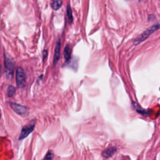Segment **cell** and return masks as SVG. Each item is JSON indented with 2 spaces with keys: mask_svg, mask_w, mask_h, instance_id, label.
I'll return each instance as SVG.
<instances>
[{
  "mask_svg": "<svg viewBox=\"0 0 160 160\" xmlns=\"http://www.w3.org/2000/svg\"><path fill=\"white\" fill-rule=\"evenodd\" d=\"M160 28V21L157 22L156 24L152 25V26L149 27L148 29H147L145 31H144L139 36H138L135 40H134V44L137 45L144 40H146L151 34H152L154 31H157Z\"/></svg>",
  "mask_w": 160,
  "mask_h": 160,
  "instance_id": "1",
  "label": "cell"
},
{
  "mask_svg": "<svg viewBox=\"0 0 160 160\" xmlns=\"http://www.w3.org/2000/svg\"><path fill=\"white\" fill-rule=\"evenodd\" d=\"M16 79L17 86L21 88L24 87L26 82V75L24 69L22 67H18L16 72Z\"/></svg>",
  "mask_w": 160,
  "mask_h": 160,
  "instance_id": "2",
  "label": "cell"
},
{
  "mask_svg": "<svg viewBox=\"0 0 160 160\" xmlns=\"http://www.w3.org/2000/svg\"><path fill=\"white\" fill-rule=\"evenodd\" d=\"M11 108L15 111L17 114L22 116H26L28 114V110L26 106L16 103L11 102L10 104Z\"/></svg>",
  "mask_w": 160,
  "mask_h": 160,
  "instance_id": "3",
  "label": "cell"
},
{
  "mask_svg": "<svg viewBox=\"0 0 160 160\" xmlns=\"http://www.w3.org/2000/svg\"><path fill=\"white\" fill-rule=\"evenodd\" d=\"M34 126H35V122H32V123L31 124L23 126L22 128L19 139L22 140V139L26 138L30 133H31L32 132V131L34 128Z\"/></svg>",
  "mask_w": 160,
  "mask_h": 160,
  "instance_id": "4",
  "label": "cell"
},
{
  "mask_svg": "<svg viewBox=\"0 0 160 160\" xmlns=\"http://www.w3.org/2000/svg\"><path fill=\"white\" fill-rule=\"evenodd\" d=\"M14 63L13 60L10 59L7 56H5V71L6 72L12 76L13 74Z\"/></svg>",
  "mask_w": 160,
  "mask_h": 160,
  "instance_id": "5",
  "label": "cell"
},
{
  "mask_svg": "<svg viewBox=\"0 0 160 160\" xmlns=\"http://www.w3.org/2000/svg\"><path fill=\"white\" fill-rule=\"evenodd\" d=\"M60 49H61V42L60 41H58L56 43V46L55 48V51H54V60H53V63L54 65L56 66V63L59 59L60 57Z\"/></svg>",
  "mask_w": 160,
  "mask_h": 160,
  "instance_id": "6",
  "label": "cell"
},
{
  "mask_svg": "<svg viewBox=\"0 0 160 160\" xmlns=\"http://www.w3.org/2000/svg\"><path fill=\"white\" fill-rule=\"evenodd\" d=\"M116 151V148L115 147H110L106 149H105L102 152V155L104 158H109L112 156L115 152Z\"/></svg>",
  "mask_w": 160,
  "mask_h": 160,
  "instance_id": "7",
  "label": "cell"
},
{
  "mask_svg": "<svg viewBox=\"0 0 160 160\" xmlns=\"http://www.w3.org/2000/svg\"><path fill=\"white\" fill-rule=\"evenodd\" d=\"M71 54V49L68 45H66L64 49V57L66 59V61H68L70 59Z\"/></svg>",
  "mask_w": 160,
  "mask_h": 160,
  "instance_id": "8",
  "label": "cell"
},
{
  "mask_svg": "<svg viewBox=\"0 0 160 160\" xmlns=\"http://www.w3.org/2000/svg\"><path fill=\"white\" fill-rule=\"evenodd\" d=\"M62 4V0H52L51 2V7L54 10L59 9Z\"/></svg>",
  "mask_w": 160,
  "mask_h": 160,
  "instance_id": "9",
  "label": "cell"
},
{
  "mask_svg": "<svg viewBox=\"0 0 160 160\" xmlns=\"http://www.w3.org/2000/svg\"><path fill=\"white\" fill-rule=\"evenodd\" d=\"M66 14H67V17L68 19V22L69 24H71L73 20V17H72V10L69 5L67 6V9H66Z\"/></svg>",
  "mask_w": 160,
  "mask_h": 160,
  "instance_id": "10",
  "label": "cell"
},
{
  "mask_svg": "<svg viewBox=\"0 0 160 160\" xmlns=\"http://www.w3.org/2000/svg\"><path fill=\"white\" fill-rule=\"evenodd\" d=\"M15 92H16V88L11 86V85H9L8 87V91H7V92H8V96L9 97V98H11L14 96V94H15Z\"/></svg>",
  "mask_w": 160,
  "mask_h": 160,
  "instance_id": "11",
  "label": "cell"
},
{
  "mask_svg": "<svg viewBox=\"0 0 160 160\" xmlns=\"http://www.w3.org/2000/svg\"><path fill=\"white\" fill-rule=\"evenodd\" d=\"M54 157V154H53V152L51 151H49L48 152V153L46 154V156L44 158V159H52V158Z\"/></svg>",
  "mask_w": 160,
  "mask_h": 160,
  "instance_id": "12",
  "label": "cell"
},
{
  "mask_svg": "<svg viewBox=\"0 0 160 160\" xmlns=\"http://www.w3.org/2000/svg\"><path fill=\"white\" fill-rule=\"evenodd\" d=\"M42 55H43V59H45V58L48 55V51L46 50H44L42 52Z\"/></svg>",
  "mask_w": 160,
  "mask_h": 160,
  "instance_id": "13",
  "label": "cell"
},
{
  "mask_svg": "<svg viewBox=\"0 0 160 160\" xmlns=\"http://www.w3.org/2000/svg\"><path fill=\"white\" fill-rule=\"evenodd\" d=\"M1 113H0V118H1Z\"/></svg>",
  "mask_w": 160,
  "mask_h": 160,
  "instance_id": "14",
  "label": "cell"
},
{
  "mask_svg": "<svg viewBox=\"0 0 160 160\" xmlns=\"http://www.w3.org/2000/svg\"><path fill=\"white\" fill-rule=\"evenodd\" d=\"M126 1H131V0H126Z\"/></svg>",
  "mask_w": 160,
  "mask_h": 160,
  "instance_id": "15",
  "label": "cell"
}]
</instances>
